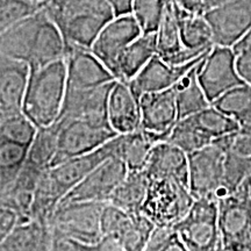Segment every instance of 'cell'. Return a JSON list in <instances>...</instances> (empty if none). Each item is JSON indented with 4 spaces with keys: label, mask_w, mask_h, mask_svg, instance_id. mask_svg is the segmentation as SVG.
Returning a JSON list of instances; mask_svg holds the SVG:
<instances>
[{
    "label": "cell",
    "mask_w": 251,
    "mask_h": 251,
    "mask_svg": "<svg viewBox=\"0 0 251 251\" xmlns=\"http://www.w3.org/2000/svg\"><path fill=\"white\" fill-rule=\"evenodd\" d=\"M41 8L28 0H0V35L21 19Z\"/></svg>",
    "instance_id": "e575fe53"
},
{
    "label": "cell",
    "mask_w": 251,
    "mask_h": 251,
    "mask_svg": "<svg viewBox=\"0 0 251 251\" xmlns=\"http://www.w3.org/2000/svg\"><path fill=\"white\" fill-rule=\"evenodd\" d=\"M225 114L233 118L240 130L251 131V86L247 84L228 91L212 103Z\"/></svg>",
    "instance_id": "4dcf8cb0"
},
{
    "label": "cell",
    "mask_w": 251,
    "mask_h": 251,
    "mask_svg": "<svg viewBox=\"0 0 251 251\" xmlns=\"http://www.w3.org/2000/svg\"><path fill=\"white\" fill-rule=\"evenodd\" d=\"M114 84L115 81L92 89H67L59 119H65V120L85 119V120L108 122L107 102Z\"/></svg>",
    "instance_id": "ffe728a7"
},
{
    "label": "cell",
    "mask_w": 251,
    "mask_h": 251,
    "mask_svg": "<svg viewBox=\"0 0 251 251\" xmlns=\"http://www.w3.org/2000/svg\"><path fill=\"white\" fill-rule=\"evenodd\" d=\"M29 71L27 63L0 54V118L23 112Z\"/></svg>",
    "instance_id": "44dd1931"
},
{
    "label": "cell",
    "mask_w": 251,
    "mask_h": 251,
    "mask_svg": "<svg viewBox=\"0 0 251 251\" xmlns=\"http://www.w3.org/2000/svg\"><path fill=\"white\" fill-rule=\"evenodd\" d=\"M171 0H134L131 14L136 18L143 33H156L164 11Z\"/></svg>",
    "instance_id": "836d02e7"
},
{
    "label": "cell",
    "mask_w": 251,
    "mask_h": 251,
    "mask_svg": "<svg viewBox=\"0 0 251 251\" xmlns=\"http://www.w3.org/2000/svg\"><path fill=\"white\" fill-rule=\"evenodd\" d=\"M142 34V28L133 14L119 15L102 28L90 51L117 78L119 57Z\"/></svg>",
    "instance_id": "4fadbf2b"
},
{
    "label": "cell",
    "mask_w": 251,
    "mask_h": 251,
    "mask_svg": "<svg viewBox=\"0 0 251 251\" xmlns=\"http://www.w3.org/2000/svg\"><path fill=\"white\" fill-rule=\"evenodd\" d=\"M106 202L59 203L48 222L52 237L75 243L90 244L102 237L100 218Z\"/></svg>",
    "instance_id": "277c9868"
},
{
    "label": "cell",
    "mask_w": 251,
    "mask_h": 251,
    "mask_svg": "<svg viewBox=\"0 0 251 251\" xmlns=\"http://www.w3.org/2000/svg\"><path fill=\"white\" fill-rule=\"evenodd\" d=\"M0 54L27 63L33 70L65 58L67 46L57 26L42 7L0 35Z\"/></svg>",
    "instance_id": "6da1fadb"
},
{
    "label": "cell",
    "mask_w": 251,
    "mask_h": 251,
    "mask_svg": "<svg viewBox=\"0 0 251 251\" xmlns=\"http://www.w3.org/2000/svg\"><path fill=\"white\" fill-rule=\"evenodd\" d=\"M214 46L233 47L251 30V0H229L206 11Z\"/></svg>",
    "instance_id": "5bb4252c"
},
{
    "label": "cell",
    "mask_w": 251,
    "mask_h": 251,
    "mask_svg": "<svg viewBox=\"0 0 251 251\" xmlns=\"http://www.w3.org/2000/svg\"><path fill=\"white\" fill-rule=\"evenodd\" d=\"M29 147L0 131V197L13 187L23 170Z\"/></svg>",
    "instance_id": "4316f807"
},
{
    "label": "cell",
    "mask_w": 251,
    "mask_h": 251,
    "mask_svg": "<svg viewBox=\"0 0 251 251\" xmlns=\"http://www.w3.org/2000/svg\"><path fill=\"white\" fill-rule=\"evenodd\" d=\"M107 118L111 127L119 135L141 128L140 100L128 81L117 80L113 85L108 97Z\"/></svg>",
    "instance_id": "7402d4cb"
},
{
    "label": "cell",
    "mask_w": 251,
    "mask_h": 251,
    "mask_svg": "<svg viewBox=\"0 0 251 251\" xmlns=\"http://www.w3.org/2000/svg\"><path fill=\"white\" fill-rule=\"evenodd\" d=\"M157 52L156 55L171 65H183L196 61L206 52L188 50L184 47L180 39L179 23H178L177 1L171 0L166 6L161 24L156 31Z\"/></svg>",
    "instance_id": "d6986e66"
},
{
    "label": "cell",
    "mask_w": 251,
    "mask_h": 251,
    "mask_svg": "<svg viewBox=\"0 0 251 251\" xmlns=\"http://www.w3.org/2000/svg\"><path fill=\"white\" fill-rule=\"evenodd\" d=\"M157 52L156 33H143L124 50L118 59L117 79L129 81Z\"/></svg>",
    "instance_id": "cb8c5ba5"
},
{
    "label": "cell",
    "mask_w": 251,
    "mask_h": 251,
    "mask_svg": "<svg viewBox=\"0 0 251 251\" xmlns=\"http://www.w3.org/2000/svg\"><path fill=\"white\" fill-rule=\"evenodd\" d=\"M148 187L149 179L143 170L128 171L108 202L126 212H141L146 201Z\"/></svg>",
    "instance_id": "f1b7e54d"
},
{
    "label": "cell",
    "mask_w": 251,
    "mask_h": 251,
    "mask_svg": "<svg viewBox=\"0 0 251 251\" xmlns=\"http://www.w3.org/2000/svg\"><path fill=\"white\" fill-rule=\"evenodd\" d=\"M117 156L120 157L128 171L143 170L148 161L150 151L157 143L151 135L140 129L128 134H120L115 137Z\"/></svg>",
    "instance_id": "83f0119b"
},
{
    "label": "cell",
    "mask_w": 251,
    "mask_h": 251,
    "mask_svg": "<svg viewBox=\"0 0 251 251\" xmlns=\"http://www.w3.org/2000/svg\"><path fill=\"white\" fill-rule=\"evenodd\" d=\"M143 251H190L172 226H156Z\"/></svg>",
    "instance_id": "d590c367"
},
{
    "label": "cell",
    "mask_w": 251,
    "mask_h": 251,
    "mask_svg": "<svg viewBox=\"0 0 251 251\" xmlns=\"http://www.w3.org/2000/svg\"><path fill=\"white\" fill-rule=\"evenodd\" d=\"M177 4L192 13H205V6H203V0H176Z\"/></svg>",
    "instance_id": "b9f144b4"
},
{
    "label": "cell",
    "mask_w": 251,
    "mask_h": 251,
    "mask_svg": "<svg viewBox=\"0 0 251 251\" xmlns=\"http://www.w3.org/2000/svg\"><path fill=\"white\" fill-rule=\"evenodd\" d=\"M79 251H125L115 238L111 236H102L94 243L81 244L71 242Z\"/></svg>",
    "instance_id": "8d00e7d4"
},
{
    "label": "cell",
    "mask_w": 251,
    "mask_h": 251,
    "mask_svg": "<svg viewBox=\"0 0 251 251\" xmlns=\"http://www.w3.org/2000/svg\"><path fill=\"white\" fill-rule=\"evenodd\" d=\"M64 39L67 49H91L112 19L114 9L107 0H48L43 6Z\"/></svg>",
    "instance_id": "7a4b0ae2"
},
{
    "label": "cell",
    "mask_w": 251,
    "mask_h": 251,
    "mask_svg": "<svg viewBox=\"0 0 251 251\" xmlns=\"http://www.w3.org/2000/svg\"><path fill=\"white\" fill-rule=\"evenodd\" d=\"M227 150L222 141L216 140L205 148L188 153V187L194 199L213 198L219 200Z\"/></svg>",
    "instance_id": "ba28073f"
},
{
    "label": "cell",
    "mask_w": 251,
    "mask_h": 251,
    "mask_svg": "<svg viewBox=\"0 0 251 251\" xmlns=\"http://www.w3.org/2000/svg\"><path fill=\"white\" fill-rule=\"evenodd\" d=\"M58 124L37 128L35 136L28 149L25 164L31 166L41 172L51 168L57 151Z\"/></svg>",
    "instance_id": "f546056e"
},
{
    "label": "cell",
    "mask_w": 251,
    "mask_h": 251,
    "mask_svg": "<svg viewBox=\"0 0 251 251\" xmlns=\"http://www.w3.org/2000/svg\"><path fill=\"white\" fill-rule=\"evenodd\" d=\"M174 227L190 251H218L219 200L213 198L194 199L186 216Z\"/></svg>",
    "instance_id": "52a82bcc"
},
{
    "label": "cell",
    "mask_w": 251,
    "mask_h": 251,
    "mask_svg": "<svg viewBox=\"0 0 251 251\" xmlns=\"http://www.w3.org/2000/svg\"><path fill=\"white\" fill-rule=\"evenodd\" d=\"M236 67L243 83L251 86V51L237 52Z\"/></svg>",
    "instance_id": "ab89813d"
},
{
    "label": "cell",
    "mask_w": 251,
    "mask_h": 251,
    "mask_svg": "<svg viewBox=\"0 0 251 251\" xmlns=\"http://www.w3.org/2000/svg\"><path fill=\"white\" fill-rule=\"evenodd\" d=\"M208 52L197 58L196 61L183 65H171L159 56L155 55L133 79L128 81V84L139 99L143 94L161 92V91L171 89L194 65L202 61Z\"/></svg>",
    "instance_id": "e0dca14e"
},
{
    "label": "cell",
    "mask_w": 251,
    "mask_h": 251,
    "mask_svg": "<svg viewBox=\"0 0 251 251\" xmlns=\"http://www.w3.org/2000/svg\"><path fill=\"white\" fill-rule=\"evenodd\" d=\"M102 236H111L125 251H143L156 225L142 212L129 213L106 202L100 218Z\"/></svg>",
    "instance_id": "9c48e42d"
},
{
    "label": "cell",
    "mask_w": 251,
    "mask_h": 251,
    "mask_svg": "<svg viewBox=\"0 0 251 251\" xmlns=\"http://www.w3.org/2000/svg\"><path fill=\"white\" fill-rule=\"evenodd\" d=\"M194 198L187 184L176 179L149 180L142 212L156 226H176L193 205Z\"/></svg>",
    "instance_id": "8992f818"
},
{
    "label": "cell",
    "mask_w": 251,
    "mask_h": 251,
    "mask_svg": "<svg viewBox=\"0 0 251 251\" xmlns=\"http://www.w3.org/2000/svg\"><path fill=\"white\" fill-rule=\"evenodd\" d=\"M229 150L240 155L251 157V131H236L233 135Z\"/></svg>",
    "instance_id": "f35d334b"
},
{
    "label": "cell",
    "mask_w": 251,
    "mask_h": 251,
    "mask_svg": "<svg viewBox=\"0 0 251 251\" xmlns=\"http://www.w3.org/2000/svg\"><path fill=\"white\" fill-rule=\"evenodd\" d=\"M201 62L202 61H200L197 65H194L174 86L178 109V120L191 117L212 105L198 79V69Z\"/></svg>",
    "instance_id": "484cf974"
},
{
    "label": "cell",
    "mask_w": 251,
    "mask_h": 251,
    "mask_svg": "<svg viewBox=\"0 0 251 251\" xmlns=\"http://www.w3.org/2000/svg\"><path fill=\"white\" fill-rule=\"evenodd\" d=\"M128 169L120 157L112 156L94 168L67 196L64 202H108L118 185L127 175Z\"/></svg>",
    "instance_id": "7c38bea8"
},
{
    "label": "cell",
    "mask_w": 251,
    "mask_h": 251,
    "mask_svg": "<svg viewBox=\"0 0 251 251\" xmlns=\"http://www.w3.org/2000/svg\"><path fill=\"white\" fill-rule=\"evenodd\" d=\"M67 59L29 71L23 113L37 128L55 124L67 93Z\"/></svg>",
    "instance_id": "3957f363"
},
{
    "label": "cell",
    "mask_w": 251,
    "mask_h": 251,
    "mask_svg": "<svg viewBox=\"0 0 251 251\" xmlns=\"http://www.w3.org/2000/svg\"><path fill=\"white\" fill-rule=\"evenodd\" d=\"M57 151L52 166L99 149L103 144L118 136L109 122L85 120V119H59Z\"/></svg>",
    "instance_id": "5b68a950"
},
{
    "label": "cell",
    "mask_w": 251,
    "mask_h": 251,
    "mask_svg": "<svg viewBox=\"0 0 251 251\" xmlns=\"http://www.w3.org/2000/svg\"><path fill=\"white\" fill-rule=\"evenodd\" d=\"M149 180L176 179L188 185L187 153L163 141L153 146L143 169Z\"/></svg>",
    "instance_id": "603a6c76"
},
{
    "label": "cell",
    "mask_w": 251,
    "mask_h": 251,
    "mask_svg": "<svg viewBox=\"0 0 251 251\" xmlns=\"http://www.w3.org/2000/svg\"><path fill=\"white\" fill-rule=\"evenodd\" d=\"M229 1V0H203V6H205V12L208 9L214 8L216 6L225 4V2Z\"/></svg>",
    "instance_id": "f6af8a7d"
},
{
    "label": "cell",
    "mask_w": 251,
    "mask_h": 251,
    "mask_svg": "<svg viewBox=\"0 0 251 251\" xmlns=\"http://www.w3.org/2000/svg\"><path fill=\"white\" fill-rule=\"evenodd\" d=\"M238 188H241V190H242L243 192L247 194L248 198L251 200V176L250 177H248L247 179L243 181V184Z\"/></svg>",
    "instance_id": "bcb514c9"
},
{
    "label": "cell",
    "mask_w": 251,
    "mask_h": 251,
    "mask_svg": "<svg viewBox=\"0 0 251 251\" xmlns=\"http://www.w3.org/2000/svg\"><path fill=\"white\" fill-rule=\"evenodd\" d=\"M115 137L92 152L74 157L47 170L50 183L62 200L100 163L107 159L108 157L117 156Z\"/></svg>",
    "instance_id": "9a60e30c"
},
{
    "label": "cell",
    "mask_w": 251,
    "mask_h": 251,
    "mask_svg": "<svg viewBox=\"0 0 251 251\" xmlns=\"http://www.w3.org/2000/svg\"><path fill=\"white\" fill-rule=\"evenodd\" d=\"M166 142L178 147L188 155L209 146L213 141L200 129L192 117H187L177 121L169 134Z\"/></svg>",
    "instance_id": "1f68e13d"
},
{
    "label": "cell",
    "mask_w": 251,
    "mask_h": 251,
    "mask_svg": "<svg viewBox=\"0 0 251 251\" xmlns=\"http://www.w3.org/2000/svg\"><path fill=\"white\" fill-rule=\"evenodd\" d=\"M141 128L157 143L168 139L178 121V109L174 87L140 97Z\"/></svg>",
    "instance_id": "2e32d148"
},
{
    "label": "cell",
    "mask_w": 251,
    "mask_h": 251,
    "mask_svg": "<svg viewBox=\"0 0 251 251\" xmlns=\"http://www.w3.org/2000/svg\"><path fill=\"white\" fill-rule=\"evenodd\" d=\"M198 79L211 103L228 91L244 84L238 75L234 49L231 47L213 46L200 63Z\"/></svg>",
    "instance_id": "8fae6325"
},
{
    "label": "cell",
    "mask_w": 251,
    "mask_h": 251,
    "mask_svg": "<svg viewBox=\"0 0 251 251\" xmlns=\"http://www.w3.org/2000/svg\"><path fill=\"white\" fill-rule=\"evenodd\" d=\"M218 251H241L238 249H235V248H230V247H225V246H219Z\"/></svg>",
    "instance_id": "7dc6e473"
},
{
    "label": "cell",
    "mask_w": 251,
    "mask_h": 251,
    "mask_svg": "<svg viewBox=\"0 0 251 251\" xmlns=\"http://www.w3.org/2000/svg\"><path fill=\"white\" fill-rule=\"evenodd\" d=\"M51 251H79L70 241L63 238L52 237V249Z\"/></svg>",
    "instance_id": "7bdbcfd3"
},
{
    "label": "cell",
    "mask_w": 251,
    "mask_h": 251,
    "mask_svg": "<svg viewBox=\"0 0 251 251\" xmlns=\"http://www.w3.org/2000/svg\"><path fill=\"white\" fill-rule=\"evenodd\" d=\"M107 1L114 9L115 17L131 13L134 0H107Z\"/></svg>",
    "instance_id": "60d3db41"
},
{
    "label": "cell",
    "mask_w": 251,
    "mask_h": 251,
    "mask_svg": "<svg viewBox=\"0 0 251 251\" xmlns=\"http://www.w3.org/2000/svg\"><path fill=\"white\" fill-rule=\"evenodd\" d=\"M220 246L251 251V200L241 188L219 200Z\"/></svg>",
    "instance_id": "30bf717a"
},
{
    "label": "cell",
    "mask_w": 251,
    "mask_h": 251,
    "mask_svg": "<svg viewBox=\"0 0 251 251\" xmlns=\"http://www.w3.org/2000/svg\"><path fill=\"white\" fill-rule=\"evenodd\" d=\"M180 39L188 50L206 52L214 46L213 31L205 15L188 12L177 4Z\"/></svg>",
    "instance_id": "d4e9b609"
},
{
    "label": "cell",
    "mask_w": 251,
    "mask_h": 251,
    "mask_svg": "<svg viewBox=\"0 0 251 251\" xmlns=\"http://www.w3.org/2000/svg\"><path fill=\"white\" fill-rule=\"evenodd\" d=\"M235 54L241 51H251V30L244 35L238 42L233 47Z\"/></svg>",
    "instance_id": "ee69618b"
},
{
    "label": "cell",
    "mask_w": 251,
    "mask_h": 251,
    "mask_svg": "<svg viewBox=\"0 0 251 251\" xmlns=\"http://www.w3.org/2000/svg\"><path fill=\"white\" fill-rule=\"evenodd\" d=\"M18 225V215L12 209L0 203V241L4 240Z\"/></svg>",
    "instance_id": "74e56055"
},
{
    "label": "cell",
    "mask_w": 251,
    "mask_h": 251,
    "mask_svg": "<svg viewBox=\"0 0 251 251\" xmlns=\"http://www.w3.org/2000/svg\"><path fill=\"white\" fill-rule=\"evenodd\" d=\"M251 176V157L240 155L227 150L225 158L224 183H222L220 199L236 192L243 181Z\"/></svg>",
    "instance_id": "d6a6232c"
},
{
    "label": "cell",
    "mask_w": 251,
    "mask_h": 251,
    "mask_svg": "<svg viewBox=\"0 0 251 251\" xmlns=\"http://www.w3.org/2000/svg\"><path fill=\"white\" fill-rule=\"evenodd\" d=\"M67 89H92L118 79L89 49H67Z\"/></svg>",
    "instance_id": "ac0fdd59"
}]
</instances>
